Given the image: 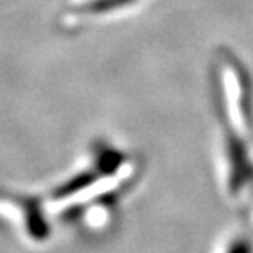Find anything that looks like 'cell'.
Listing matches in <instances>:
<instances>
[{
  "label": "cell",
  "mask_w": 253,
  "mask_h": 253,
  "mask_svg": "<svg viewBox=\"0 0 253 253\" xmlns=\"http://www.w3.org/2000/svg\"><path fill=\"white\" fill-rule=\"evenodd\" d=\"M210 88L220 137L221 190L243 223L253 229V83L229 47L213 53Z\"/></svg>",
  "instance_id": "cell-1"
},
{
  "label": "cell",
  "mask_w": 253,
  "mask_h": 253,
  "mask_svg": "<svg viewBox=\"0 0 253 253\" xmlns=\"http://www.w3.org/2000/svg\"><path fill=\"white\" fill-rule=\"evenodd\" d=\"M216 253H253V229L243 223L241 229L229 232Z\"/></svg>",
  "instance_id": "cell-2"
}]
</instances>
